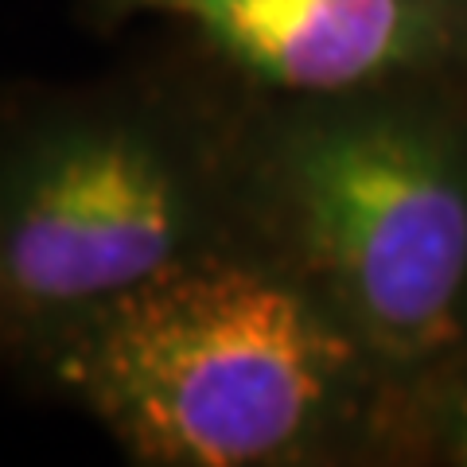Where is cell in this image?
<instances>
[{
    "label": "cell",
    "instance_id": "6da1fadb",
    "mask_svg": "<svg viewBox=\"0 0 467 467\" xmlns=\"http://www.w3.org/2000/svg\"><path fill=\"white\" fill-rule=\"evenodd\" d=\"M20 367L144 467H273L347 441L386 370L245 234L75 319Z\"/></svg>",
    "mask_w": 467,
    "mask_h": 467
},
{
    "label": "cell",
    "instance_id": "7a4b0ae2",
    "mask_svg": "<svg viewBox=\"0 0 467 467\" xmlns=\"http://www.w3.org/2000/svg\"><path fill=\"white\" fill-rule=\"evenodd\" d=\"M238 230L389 374L467 335V117L441 82L276 98L230 133Z\"/></svg>",
    "mask_w": 467,
    "mask_h": 467
},
{
    "label": "cell",
    "instance_id": "3957f363",
    "mask_svg": "<svg viewBox=\"0 0 467 467\" xmlns=\"http://www.w3.org/2000/svg\"><path fill=\"white\" fill-rule=\"evenodd\" d=\"M230 137L144 86L47 98L0 125V362L234 238Z\"/></svg>",
    "mask_w": 467,
    "mask_h": 467
},
{
    "label": "cell",
    "instance_id": "277c9868",
    "mask_svg": "<svg viewBox=\"0 0 467 467\" xmlns=\"http://www.w3.org/2000/svg\"><path fill=\"white\" fill-rule=\"evenodd\" d=\"M101 24L164 20L269 98L441 82L467 67V0H86Z\"/></svg>",
    "mask_w": 467,
    "mask_h": 467
},
{
    "label": "cell",
    "instance_id": "5b68a950",
    "mask_svg": "<svg viewBox=\"0 0 467 467\" xmlns=\"http://www.w3.org/2000/svg\"><path fill=\"white\" fill-rule=\"evenodd\" d=\"M460 460L467 463V413H463V436H460Z\"/></svg>",
    "mask_w": 467,
    "mask_h": 467
}]
</instances>
